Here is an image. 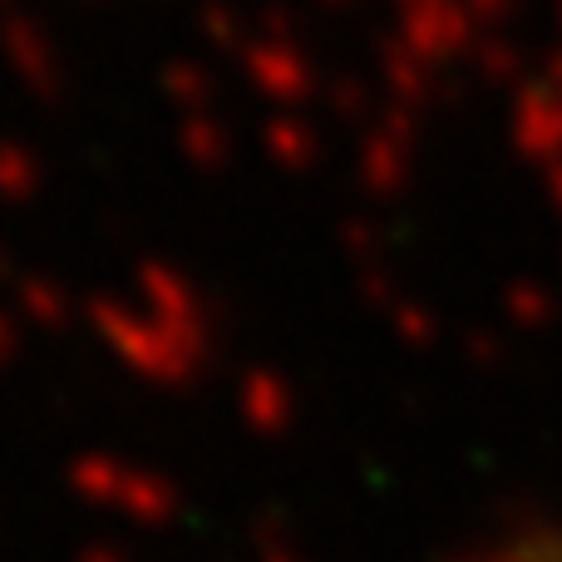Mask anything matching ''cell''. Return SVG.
Here are the masks:
<instances>
[{
    "mask_svg": "<svg viewBox=\"0 0 562 562\" xmlns=\"http://www.w3.org/2000/svg\"><path fill=\"white\" fill-rule=\"evenodd\" d=\"M524 562H562V533L533 538V543L524 548Z\"/></svg>",
    "mask_w": 562,
    "mask_h": 562,
    "instance_id": "cell-1",
    "label": "cell"
}]
</instances>
